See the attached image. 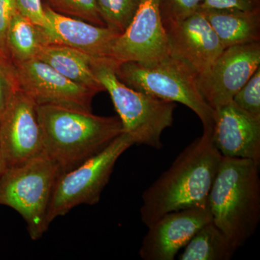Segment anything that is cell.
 I'll list each match as a JSON object with an SVG mask.
<instances>
[{"label": "cell", "mask_w": 260, "mask_h": 260, "mask_svg": "<svg viewBox=\"0 0 260 260\" xmlns=\"http://www.w3.org/2000/svg\"><path fill=\"white\" fill-rule=\"evenodd\" d=\"M211 132L203 130L202 136L186 146L145 189L140 213L147 228L171 212L208 206V195L222 159L214 146Z\"/></svg>", "instance_id": "cell-1"}, {"label": "cell", "mask_w": 260, "mask_h": 260, "mask_svg": "<svg viewBox=\"0 0 260 260\" xmlns=\"http://www.w3.org/2000/svg\"><path fill=\"white\" fill-rule=\"evenodd\" d=\"M18 90V80L13 61L10 58L0 55V116Z\"/></svg>", "instance_id": "cell-23"}, {"label": "cell", "mask_w": 260, "mask_h": 260, "mask_svg": "<svg viewBox=\"0 0 260 260\" xmlns=\"http://www.w3.org/2000/svg\"><path fill=\"white\" fill-rule=\"evenodd\" d=\"M184 248L179 260H229L237 249L213 221L202 227Z\"/></svg>", "instance_id": "cell-19"}, {"label": "cell", "mask_w": 260, "mask_h": 260, "mask_svg": "<svg viewBox=\"0 0 260 260\" xmlns=\"http://www.w3.org/2000/svg\"><path fill=\"white\" fill-rule=\"evenodd\" d=\"M46 45L44 30L28 18L15 12L7 32L6 47L13 63H22L37 57Z\"/></svg>", "instance_id": "cell-18"}, {"label": "cell", "mask_w": 260, "mask_h": 260, "mask_svg": "<svg viewBox=\"0 0 260 260\" xmlns=\"http://www.w3.org/2000/svg\"><path fill=\"white\" fill-rule=\"evenodd\" d=\"M50 30L44 31L46 44L68 46L93 57L110 58L114 43L121 34L80 19L59 14L44 5Z\"/></svg>", "instance_id": "cell-15"}, {"label": "cell", "mask_w": 260, "mask_h": 260, "mask_svg": "<svg viewBox=\"0 0 260 260\" xmlns=\"http://www.w3.org/2000/svg\"><path fill=\"white\" fill-rule=\"evenodd\" d=\"M37 107L19 90L0 116V152L5 169L25 164L44 152Z\"/></svg>", "instance_id": "cell-10"}, {"label": "cell", "mask_w": 260, "mask_h": 260, "mask_svg": "<svg viewBox=\"0 0 260 260\" xmlns=\"http://www.w3.org/2000/svg\"><path fill=\"white\" fill-rule=\"evenodd\" d=\"M169 56L159 0H141L129 26L114 42L110 58L116 64L131 61L150 65Z\"/></svg>", "instance_id": "cell-8"}, {"label": "cell", "mask_w": 260, "mask_h": 260, "mask_svg": "<svg viewBox=\"0 0 260 260\" xmlns=\"http://www.w3.org/2000/svg\"><path fill=\"white\" fill-rule=\"evenodd\" d=\"M135 144L133 138L123 133L97 155L73 170L61 174L56 181L49 203V225L75 207L96 205L118 159Z\"/></svg>", "instance_id": "cell-7"}, {"label": "cell", "mask_w": 260, "mask_h": 260, "mask_svg": "<svg viewBox=\"0 0 260 260\" xmlns=\"http://www.w3.org/2000/svg\"><path fill=\"white\" fill-rule=\"evenodd\" d=\"M37 110L44 152L61 174L97 155L124 133L119 116L53 104H37Z\"/></svg>", "instance_id": "cell-2"}, {"label": "cell", "mask_w": 260, "mask_h": 260, "mask_svg": "<svg viewBox=\"0 0 260 260\" xmlns=\"http://www.w3.org/2000/svg\"><path fill=\"white\" fill-rule=\"evenodd\" d=\"M204 0H159L162 22L175 21L198 11Z\"/></svg>", "instance_id": "cell-24"}, {"label": "cell", "mask_w": 260, "mask_h": 260, "mask_svg": "<svg viewBox=\"0 0 260 260\" xmlns=\"http://www.w3.org/2000/svg\"><path fill=\"white\" fill-rule=\"evenodd\" d=\"M116 74L129 88L167 102L180 103L199 117L203 130L213 129L215 111L205 102L198 88V75L173 56L150 65L119 63Z\"/></svg>", "instance_id": "cell-5"}, {"label": "cell", "mask_w": 260, "mask_h": 260, "mask_svg": "<svg viewBox=\"0 0 260 260\" xmlns=\"http://www.w3.org/2000/svg\"><path fill=\"white\" fill-rule=\"evenodd\" d=\"M116 65L111 58L92 57L94 75L110 95L124 133L135 144L160 150L162 133L172 126L176 103L129 88L117 78Z\"/></svg>", "instance_id": "cell-4"}, {"label": "cell", "mask_w": 260, "mask_h": 260, "mask_svg": "<svg viewBox=\"0 0 260 260\" xmlns=\"http://www.w3.org/2000/svg\"><path fill=\"white\" fill-rule=\"evenodd\" d=\"M209 22L223 47L260 42V9H199Z\"/></svg>", "instance_id": "cell-16"}, {"label": "cell", "mask_w": 260, "mask_h": 260, "mask_svg": "<svg viewBox=\"0 0 260 260\" xmlns=\"http://www.w3.org/2000/svg\"><path fill=\"white\" fill-rule=\"evenodd\" d=\"M5 170L4 162H3V157H2L1 152H0V179L3 176V173Z\"/></svg>", "instance_id": "cell-28"}, {"label": "cell", "mask_w": 260, "mask_h": 260, "mask_svg": "<svg viewBox=\"0 0 260 260\" xmlns=\"http://www.w3.org/2000/svg\"><path fill=\"white\" fill-rule=\"evenodd\" d=\"M92 57L68 46L49 44L42 46L36 58L47 63L68 79L98 93L105 90L94 75Z\"/></svg>", "instance_id": "cell-17"}, {"label": "cell", "mask_w": 260, "mask_h": 260, "mask_svg": "<svg viewBox=\"0 0 260 260\" xmlns=\"http://www.w3.org/2000/svg\"><path fill=\"white\" fill-rule=\"evenodd\" d=\"M19 90L37 104H53L91 112L96 92L74 83L37 58L14 64Z\"/></svg>", "instance_id": "cell-11"}, {"label": "cell", "mask_w": 260, "mask_h": 260, "mask_svg": "<svg viewBox=\"0 0 260 260\" xmlns=\"http://www.w3.org/2000/svg\"><path fill=\"white\" fill-rule=\"evenodd\" d=\"M15 4L20 14L44 29V31L50 30V23L46 16L42 0H15Z\"/></svg>", "instance_id": "cell-25"}, {"label": "cell", "mask_w": 260, "mask_h": 260, "mask_svg": "<svg viewBox=\"0 0 260 260\" xmlns=\"http://www.w3.org/2000/svg\"><path fill=\"white\" fill-rule=\"evenodd\" d=\"M51 9L72 18L80 19L99 26H106L95 0H44Z\"/></svg>", "instance_id": "cell-21"}, {"label": "cell", "mask_w": 260, "mask_h": 260, "mask_svg": "<svg viewBox=\"0 0 260 260\" xmlns=\"http://www.w3.org/2000/svg\"><path fill=\"white\" fill-rule=\"evenodd\" d=\"M16 11L15 0H0V55L4 57L10 58L6 47L7 32Z\"/></svg>", "instance_id": "cell-26"}, {"label": "cell", "mask_w": 260, "mask_h": 260, "mask_svg": "<svg viewBox=\"0 0 260 260\" xmlns=\"http://www.w3.org/2000/svg\"><path fill=\"white\" fill-rule=\"evenodd\" d=\"M232 102L245 112L260 117V67L234 95Z\"/></svg>", "instance_id": "cell-22"}, {"label": "cell", "mask_w": 260, "mask_h": 260, "mask_svg": "<svg viewBox=\"0 0 260 260\" xmlns=\"http://www.w3.org/2000/svg\"><path fill=\"white\" fill-rule=\"evenodd\" d=\"M61 174L57 164L43 152L25 164L5 169L0 179V205L20 214L32 240L40 239L49 226L48 209Z\"/></svg>", "instance_id": "cell-6"}, {"label": "cell", "mask_w": 260, "mask_h": 260, "mask_svg": "<svg viewBox=\"0 0 260 260\" xmlns=\"http://www.w3.org/2000/svg\"><path fill=\"white\" fill-rule=\"evenodd\" d=\"M169 56L185 63L198 75L205 74L225 48L201 11L164 23Z\"/></svg>", "instance_id": "cell-12"}, {"label": "cell", "mask_w": 260, "mask_h": 260, "mask_svg": "<svg viewBox=\"0 0 260 260\" xmlns=\"http://www.w3.org/2000/svg\"><path fill=\"white\" fill-rule=\"evenodd\" d=\"M259 167L248 159L222 156L208 195L212 221L237 249L254 235L259 225Z\"/></svg>", "instance_id": "cell-3"}, {"label": "cell", "mask_w": 260, "mask_h": 260, "mask_svg": "<svg viewBox=\"0 0 260 260\" xmlns=\"http://www.w3.org/2000/svg\"><path fill=\"white\" fill-rule=\"evenodd\" d=\"M106 26L122 34L129 26L141 0H95Z\"/></svg>", "instance_id": "cell-20"}, {"label": "cell", "mask_w": 260, "mask_h": 260, "mask_svg": "<svg viewBox=\"0 0 260 260\" xmlns=\"http://www.w3.org/2000/svg\"><path fill=\"white\" fill-rule=\"evenodd\" d=\"M199 9L251 11L260 9V0H204Z\"/></svg>", "instance_id": "cell-27"}, {"label": "cell", "mask_w": 260, "mask_h": 260, "mask_svg": "<svg viewBox=\"0 0 260 260\" xmlns=\"http://www.w3.org/2000/svg\"><path fill=\"white\" fill-rule=\"evenodd\" d=\"M260 67V42L225 48L210 69L198 77V88L214 111L232 102Z\"/></svg>", "instance_id": "cell-9"}, {"label": "cell", "mask_w": 260, "mask_h": 260, "mask_svg": "<svg viewBox=\"0 0 260 260\" xmlns=\"http://www.w3.org/2000/svg\"><path fill=\"white\" fill-rule=\"evenodd\" d=\"M212 221L208 207L171 212L148 227L139 249L144 260H174L195 234Z\"/></svg>", "instance_id": "cell-13"}, {"label": "cell", "mask_w": 260, "mask_h": 260, "mask_svg": "<svg viewBox=\"0 0 260 260\" xmlns=\"http://www.w3.org/2000/svg\"><path fill=\"white\" fill-rule=\"evenodd\" d=\"M212 140L223 157L260 164V117L230 102L215 110Z\"/></svg>", "instance_id": "cell-14"}]
</instances>
